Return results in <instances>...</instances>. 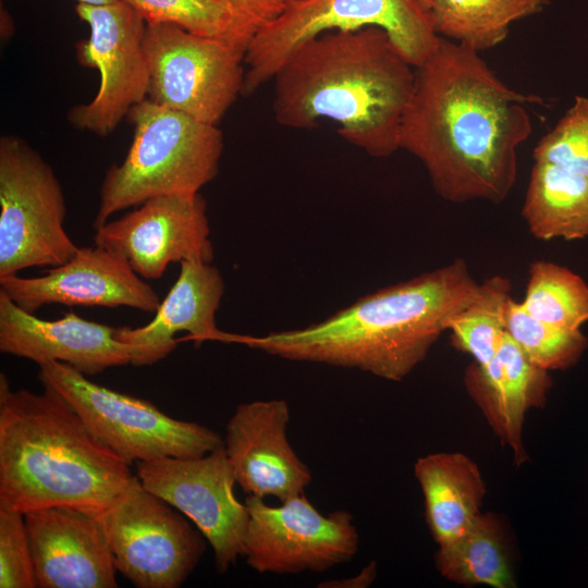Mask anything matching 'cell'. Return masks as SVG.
Instances as JSON below:
<instances>
[{"mask_svg": "<svg viewBox=\"0 0 588 588\" xmlns=\"http://www.w3.org/2000/svg\"><path fill=\"white\" fill-rule=\"evenodd\" d=\"M536 95L509 87L480 52L440 37L416 68L400 131V149L425 167L450 203L503 201L517 177V150L532 131Z\"/></svg>", "mask_w": 588, "mask_h": 588, "instance_id": "cell-1", "label": "cell"}, {"mask_svg": "<svg viewBox=\"0 0 588 588\" xmlns=\"http://www.w3.org/2000/svg\"><path fill=\"white\" fill-rule=\"evenodd\" d=\"M416 68L379 27L321 34L301 45L273 78L274 120L311 128L322 120L369 156L400 149Z\"/></svg>", "mask_w": 588, "mask_h": 588, "instance_id": "cell-2", "label": "cell"}, {"mask_svg": "<svg viewBox=\"0 0 588 588\" xmlns=\"http://www.w3.org/2000/svg\"><path fill=\"white\" fill-rule=\"evenodd\" d=\"M482 291L463 259L360 297L327 319L236 342L294 360L356 368L401 381L421 363L449 318Z\"/></svg>", "mask_w": 588, "mask_h": 588, "instance_id": "cell-3", "label": "cell"}, {"mask_svg": "<svg viewBox=\"0 0 588 588\" xmlns=\"http://www.w3.org/2000/svg\"><path fill=\"white\" fill-rule=\"evenodd\" d=\"M52 388L12 390L0 373V506L98 514L135 478Z\"/></svg>", "mask_w": 588, "mask_h": 588, "instance_id": "cell-4", "label": "cell"}, {"mask_svg": "<svg viewBox=\"0 0 588 588\" xmlns=\"http://www.w3.org/2000/svg\"><path fill=\"white\" fill-rule=\"evenodd\" d=\"M127 117L134 126L133 140L124 160L106 172L95 230L115 212L149 198L199 193L219 170L223 134L217 125L148 98L134 106Z\"/></svg>", "mask_w": 588, "mask_h": 588, "instance_id": "cell-5", "label": "cell"}, {"mask_svg": "<svg viewBox=\"0 0 588 588\" xmlns=\"http://www.w3.org/2000/svg\"><path fill=\"white\" fill-rule=\"evenodd\" d=\"M379 27L415 66L436 50L440 36L417 0H290L257 28L245 52L243 95L268 81L304 42L324 33Z\"/></svg>", "mask_w": 588, "mask_h": 588, "instance_id": "cell-6", "label": "cell"}, {"mask_svg": "<svg viewBox=\"0 0 588 588\" xmlns=\"http://www.w3.org/2000/svg\"><path fill=\"white\" fill-rule=\"evenodd\" d=\"M42 387L57 391L88 430L128 464L166 456L199 457L224 446L210 428L166 415L152 403L90 381L61 362L39 365Z\"/></svg>", "mask_w": 588, "mask_h": 588, "instance_id": "cell-7", "label": "cell"}, {"mask_svg": "<svg viewBox=\"0 0 588 588\" xmlns=\"http://www.w3.org/2000/svg\"><path fill=\"white\" fill-rule=\"evenodd\" d=\"M65 198L51 166L23 138H0V278L57 267L78 249L64 229Z\"/></svg>", "mask_w": 588, "mask_h": 588, "instance_id": "cell-8", "label": "cell"}, {"mask_svg": "<svg viewBox=\"0 0 588 588\" xmlns=\"http://www.w3.org/2000/svg\"><path fill=\"white\" fill-rule=\"evenodd\" d=\"M143 47L147 98L157 105L217 125L243 95L245 51L230 42L172 23H147Z\"/></svg>", "mask_w": 588, "mask_h": 588, "instance_id": "cell-9", "label": "cell"}, {"mask_svg": "<svg viewBox=\"0 0 588 588\" xmlns=\"http://www.w3.org/2000/svg\"><path fill=\"white\" fill-rule=\"evenodd\" d=\"M97 516L117 571L137 588L180 587L206 550L204 535L137 476Z\"/></svg>", "mask_w": 588, "mask_h": 588, "instance_id": "cell-10", "label": "cell"}, {"mask_svg": "<svg viewBox=\"0 0 588 588\" xmlns=\"http://www.w3.org/2000/svg\"><path fill=\"white\" fill-rule=\"evenodd\" d=\"M75 10L89 27L77 58L82 65L99 71L100 85L93 100L73 107L68 119L75 128L106 136L147 99L149 73L143 47L147 23L125 0L77 3Z\"/></svg>", "mask_w": 588, "mask_h": 588, "instance_id": "cell-11", "label": "cell"}, {"mask_svg": "<svg viewBox=\"0 0 588 588\" xmlns=\"http://www.w3.org/2000/svg\"><path fill=\"white\" fill-rule=\"evenodd\" d=\"M268 505L262 498L247 495L249 519L244 554L249 567L260 574L324 572L351 561L359 537L346 511L324 515L305 493Z\"/></svg>", "mask_w": 588, "mask_h": 588, "instance_id": "cell-12", "label": "cell"}, {"mask_svg": "<svg viewBox=\"0 0 588 588\" xmlns=\"http://www.w3.org/2000/svg\"><path fill=\"white\" fill-rule=\"evenodd\" d=\"M143 487L187 516L212 548L215 566L226 572L244 554L249 514L224 446L199 457L166 456L136 462Z\"/></svg>", "mask_w": 588, "mask_h": 588, "instance_id": "cell-13", "label": "cell"}, {"mask_svg": "<svg viewBox=\"0 0 588 588\" xmlns=\"http://www.w3.org/2000/svg\"><path fill=\"white\" fill-rule=\"evenodd\" d=\"M207 203L199 193L147 199L96 230L95 245L123 257L143 279H159L172 262L215 257Z\"/></svg>", "mask_w": 588, "mask_h": 588, "instance_id": "cell-14", "label": "cell"}, {"mask_svg": "<svg viewBox=\"0 0 588 588\" xmlns=\"http://www.w3.org/2000/svg\"><path fill=\"white\" fill-rule=\"evenodd\" d=\"M0 290L30 314L51 304L124 306L156 313L161 303L123 257L98 245L78 247L68 261L39 277H2Z\"/></svg>", "mask_w": 588, "mask_h": 588, "instance_id": "cell-15", "label": "cell"}, {"mask_svg": "<svg viewBox=\"0 0 588 588\" xmlns=\"http://www.w3.org/2000/svg\"><path fill=\"white\" fill-rule=\"evenodd\" d=\"M289 421L284 400L242 403L229 419L224 449L236 483L247 495L284 502L311 482L309 468L289 442Z\"/></svg>", "mask_w": 588, "mask_h": 588, "instance_id": "cell-16", "label": "cell"}, {"mask_svg": "<svg viewBox=\"0 0 588 588\" xmlns=\"http://www.w3.org/2000/svg\"><path fill=\"white\" fill-rule=\"evenodd\" d=\"M24 517L37 587H118V571L97 514L49 506L28 511Z\"/></svg>", "mask_w": 588, "mask_h": 588, "instance_id": "cell-17", "label": "cell"}, {"mask_svg": "<svg viewBox=\"0 0 588 588\" xmlns=\"http://www.w3.org/2000/svg\"><path fill=\"white\" fill-rule=\"evenodd\" d=\"M0 351L38 366L70 365L85 376L131 364L133 350L117 336V328L69 313L44 320L19 307L0 290Z\"/></svg>", "mask_w": 588, "mask_h": 588, "instance_id": "cell-18", "label": "cell"}, {"mask_svg": "<svg viewBox=\"0 0 588 588\" xmlns=\"http://www.w3.org/2000/svg\"><path fill=\"white\" fill-rule=\"evenodd\" d=\"M218 268L201 260H183L180 274L160 303L154 319L144 327L117 328L118 339L133 350V366H150L167 357L177 345L175 334L188 333L196 346L206 341L223 342L216 314L224 294Z\"/></svg>", "mask_w": 588, "mask_h": 588, "instance_id": "cell-19", "label": "cell"}, {"mask_svg": "<svg viewBox=\"0 0 588 588\" xmlns=\"http://www.w3.org/2000/svg\"><path fill=\"white\" fill-rule=\"evenodd\" d=\"M466 380L498 436L513 451L515 463H523L524 417L546 401L551 385L548 371L530 363L505 331L494 358L486 366L469 367Z\"/></svg>", "mask_w": 588, "mask_h": 588, "instance_id": "cell-20", "label": "cell"}, {"mask_svg": "<svg viewBox=\"0 0 588 588\" xmlns=\"http://www.w3.org/2000/svg\"><path fill=\"white\" fill-rule=\"evenodd\" d=\"M414 474L425 499V514L434 541L445 544L479 516L486 485L476 463L463 453L419 457Z\"/></svg>", "mask_w": 588, "mask_h": 588, "instance_id": "cell-21", "label": "cell"}, {"mask_svg": "<svg viewBox=\"0 0 588 588\" xmlns=\"http://www.w3.org/2000/svg\"><path fill=\"white\" fill-rule=\"evenodd\" d=\"M522 216L538 240L588 236V176L535 162Z\"/></svg>", "mask_w": 588, "mask_h": 588, "instance_id": "cell-22", "label": "cell"}, {"mask_svg": "<svg viewBox=\"0 0 588 588\" xmlns=\"http://www.w3.org/2000/svg\"><path fill=\"white\" fill-rule=\"evenodd\" d=\"M550 0H434L429 13L436 33L478 52L509 35L512 23L541 12Z\"/></svg>", "mask_w": 588, "mask_h": 588, "instance_id": "cell-23", "label": "cell"}, {"mask_svg": "<svg viewBox=\"0 0 588 588\" xmlns=\"http://www.w3.org/2000/svg\"><path fill=\"white\" fill-rule=\"evenodd\" d=\"M434 560L441 575L453 583L515 587L502 527L490 513H480L461 536L439 546Z\"/></svg>", "mask_w": 588, "mask_h": 588, "instance_id": "cell-24", "label": "cell"}, {"mask_svg": "<svg viewBox=\"0 0 588 588\" xmlns=\"http://www.w3.org/2000/svg\"><path fill=\"white\" fill-rule=\"evenodd\" d=\"M146 23H172L246 52L257 26L231 0H125Z\"/></svg>", "mask_w": 588, "mask_h": 588, "instance_id": "cell-25", "label": "cell"}, {"mask_svg": "<svg viewBox=\"0 0 588 588\" xmlns=\"http://www.w3.org/2000/svg\"><path fill=\"white\" fill-rule=\"evenodd\" d=\"M525 310L542 321L579 329L588 321V285L566 267L536 260L528 269Z\"/></svg>", "mask_w": 588, "mask_h": 588, "instance_id": "cell-26", "label": "cell"}, {"mask_svg": "<svg viewBox=\"0 0 588 588\" xmlns=\"http://www.w3.org/2000/svg\"><path fill=\"white\" fill-rule=\"evenodd\" d=\"M482 291L471 304L452 315L446 330L455 344L471 355L475 364L486 366L497 355L505 334V309L511 283L500 275L487 279Z\"/></svg>", "mask_w": 588, "mask_h": 588, "instance_id": "cell-27", "label": "cell"}, {"mask_svg": "<svg viewBox=\"0 0 588 588\" xmlns=\"http://www.w3.org/2000/svg\"><path fill=\"white\" fill-rule=\"evenodd\" d=\"M505 331L530 363L547 371L575 365L588 346L579 329L537 319L512 297L505 309Z\"/></svg>", "mask_w": 588, "mask_h": 588, "instance_id": "cell-28", "label": "cell"}, {"mask_svg": "<svg viewBox=\"0 0 588 588\" xmlns=\"http://www.w3.org/2000/svg\"><path fill=\"white\" fill-rule=\"evenodd\" d=\"M535 162L588 176V98L576 96L555 126L534 148Z\"/></svg>", "mask_w": 588, "mask_h": 588, "instance_id": "cell-29", "label": "cell"}, {"mask_svg": "<svg viewBox=\"0 0 588 588\" xmlns=\"http://www.w3.org/2000/svg\"><path fill=\"white\" fill-rule=\"evenodd\" d=\"M37 587L24 514L0 506V588Z\"/></svg>", "mask_w": 588, "mask_h": 588, "instance_id": "cell-30", "label": "cell"}, {"mask_svg": "<svg viewBox=\"0 0 588 588\" xmlns=\"http://www.w3.org/2000/svg\"><path fill=\"white\" fill-rule=\"evenodd\" d=\"M257 27L281 14L290 0H231Z\"/></svg>", "mask_w": 588, "mask_h": 588, "instance_id": "cell-31", "label": "cell"}, {"mask_svg": "<svg viewBox=\"0 0 588 588\" xmlns=\"http://www.w3.org/2000/svg\"><path fill=\"white\" fill-rule=\"evenodd\" d=\"M377 567L375 562L366 565L357 575L346 579L329 580L321 583L320 587L329 588H365L369 586L376 578Z\"/></svg>", "mask_w": 588, "mask_h": 588, "instance_id": "cell-32", "label": "cell"}, {"mask_svg": "<svg viewBox=\"0 0 588 588\" xmlns=\"http://www.w3.org/2000/svg\"><path fill=\"white\" fill-rule=\"evenodd\" d=\"M77 3H84V4H91V5H100V4H108L112 3L119 0H76Z\"/></svg>", "mask_w": 588, "mask_h": 588, "instance_id": "cell-33", "label": "cell"}, {"mask_svg": "<svg viewBox=\"0 0 588 588\" xmlns=\"http://www.w3.org/2000/svg\"><path fill=\"white\" fill-rule=\"evenodd\" d=\"M419 4L429 12L434 0H417Z\"/></svg>", "mask_w": 588, "mask_h": 588, "instance_id": "cell-34", "label": "cell"}]
</instances>
